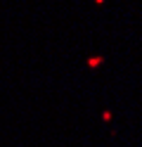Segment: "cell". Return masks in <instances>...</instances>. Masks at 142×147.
Returning <instances> with one entry per match:
<instances>
[{"label":"cell","mask_w":142,"mask_h":147,"mask_svg":"<svg viewBox=\"0 0 142 147\" xmlns=\"http://www.w3.org/2000/svg\"><path fill=\"white\" fill-rule=\"evenodd\" d=\"M88 64H90V67H97V64H102V57H92Z\"/></svg>","instance_id":"1"},{"label":"cell","mask_w":142,"mask_h":147,"mask_svg":"<svg viewBox=\"0 0 142 147\" xmlns=\"http://www.w3.org/2000/svg\"><path fill=\"white\" fill-rule=\"evenodd\" d=\"M97 3H102V0H97Z\"/></svg>","instance_id":"2"}]
</instances>
